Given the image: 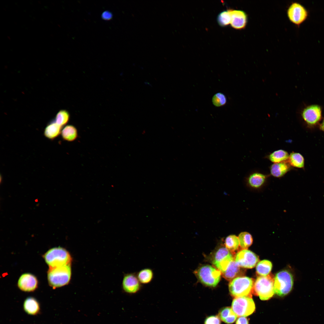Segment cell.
Here are the masks:
<instances>
[{
    "instance_id": "cell-19",
    "label": "cell",
    "mask_w": 324,
    "mask_h": 324,
    "mask_svg": "<svg viewBox=\"0 0 324 324\" xmlns=\"http://www.w3.org/2000/svg\"><path fill=\"white\" fill-rule=\"evenodd\" d=\"M218 316L222 321L227 324L233 323L237 317L232 308L229 307L221 309L219 312Z\"/></svg>"
},
{
    "instance_id": "cell-9",
    "label": "cell",
    "mask_w": 324,
    "mask_h": 324,
    "mask_svg": "<svg viewBox=\"0 0 324 324\" xmlns=\"http://www.w3.org/2000/svg\"><path fill=\"white\" fill-rule=\"evenodd\" d=\"M235 260L240 267L248 268H253L259 261V257L256 254L247 249L238 252Z\"/></svg>"
},
{
    "instance_id": "cell-3",
    "label": "cell",
    "mask_w": 324,
    "mask_h": 324,
    "mask_svg": "<svg viewBox=\"0 0 324 324\" xmlns=\"http://www.w3.org/2000/svg\"><path fill=\"white\" fill-rule=\"evenodd\" d=\"M274 278L272 274L258 277L254 285L253 293L263 300L269 299L274 294Z\"/></svg>"
},
{
    "instance_id": "cell-14",
    "label": "cell",
    "mask_w": 324,
    "mask_h": 324,
    "mask_svg": "<svg viewBox=\"0 0 324 324\" xmlns=\"http://www.w3.org/2000/svg\"><path fill=\"white\" fill-rule=\"evenodd\" d=\"M231 17V26L233 28L241 30L246 27L248 20L247 15L241 10L229 9Z\"/></svg>"
},
{
    "instance_id": "cell-22",
    "label": "cell",
    "mask_w": 324,
    "mask_h": 324,
    "mask_svg": "<svg viewBox=\"0 0 324 324\" xmlns=\"http://www.w3.org/2000/svg\"><path fill=\"white\" fill-rule=\"evenodd\" d=\"M289 154L286 151L280 149L275 151L270 154L268 158L274 163H278L288 160Z\"/></svg>"
},
{
    "instance_id": "cell-28",
    "label": "cell",
    "mask_w": 324,
    "mask_h": 324,
    "mask_svg": "<svg viewBox=\"0 0 324 324\" xmlns=\"http://www.w3.org/2000/svg\"><path fill=\"white\" fill-rule=\"evenodd\" d=\"M231 15L229 9L221 12L217 17L218 24L222 27L226 26L230 24Z\"/></svg>"
},
{
    "instance_id": "cell-31",
    "label": "cell",
    "mask_w": 324,
    "mask_h": 324,
    "mask_svg": "<svg viewBox=\"0 0 324 324\" xmlns=\"http://www.w3.org/2000/svg\"><path fill=\"white\" fill-rule=\"evenodd\" d=\"M220 318L217 315H212L207 317L205 320L204 324H220Z\"/></svg>"
},
{
    "instance_id": "cell-8",
    "label": "cell",
    "mask_w": 324,
    "mask_h": 324,
    "mask_svg": "<svg viewBox=\"0 0 324 324\" xmlns=\"http://www.w3.org/2000/svg\"><path fill=\"white\" fill-rule=\"evenodd\" d=\"M287 14L290 22L298 26L303 23L308 16L306 8L297 2H293L290 4L287 9Z\"/></svg>"
},
{
    "instance_id": "cell-34",
    "label": "cell",
    "mask_w": 324,
    "mask_h": 324,
    "mask_svg": "<svg viewBox=\"0 0 324 324\" xmlns=\"http://www.w3.org/2000/svg\"><path fill=\"white\" fill-rule=\"evenodd\" d=\"M320 128L321 130L324 131V119L320 125Z\"/></svg>"
},
{
    "instance_id": "cell-30",
    "label": "cell",
    "mask_w": 324,
    "mask_h": 324,
    "mask_svg": "<svg viewBox=\"0 0 324 324\" xmlns=\"http://www.w3.org/2000/svg\"><path fill=\"white\" fill-rule=\"evenodd\" d=\"M212 102L214 106H220L225 104L226 99L223 94L218 93L214 95L212 98Z\"/></svg>"
},
{
    "instance_id": "cell-25",
    "label": "cell",
    "mask_w": 324,
    "mask_h": 324,
    "mask_svg": "<svg viewBox=\"0 0 324 324\" xmlns=\"http://www.w3.org/2000/svg\"><path fill=\"white\" fill-rule=\"evenodd\" d=\"M272 267L271 262L266 260L259 262L256 266L257 273L260 276L267 275L270 273Z\"/></svg>"
},
{
    "instance_id": "cell-4",
    "label": "cell",
    "mask_w": 324,
    "mask_h": 324,
    "mask_svg": "<svg viewBox=\"0 0 324 324\" xmlns=\"http://www.w3.org/2000/svg\"><path fill=\"white\" fill-rule=\"evenodd\" d=\"M43 257L50 268L70 264L71 260L69 252L61 247L50 249L44 254Z\"/></svg>"
},
{
    "instance_id": "cell-18",
    "label": "cell",
    "mask_w": 324,
    "mask_h": 324,
    "mask_svg": "<svg viewBox=\"0 0 324 324\" xmlns=\"http://www.w3.org/2000/svg\"><path fill=\"white\" fill-rule=\"evenodd\" d=\"M266 176L263 174L254 172L248 176L247 179L248 185L251 187L255 189L261 187L265 183Z\"/></svg>"
},
{
    "instance_id": "cell-29",
    "label": "cell",
    "mask_w": 324,
    "mask_h": 324,
    "mask_svg": "<svg viewBox=\"0 0 324 324\" xmlns=\"http://www.w3.org/2000/svg\"><path fill=\"white\" fill-rule=\"evenodd\" d=\"M69 119V114L65 110L60 111L57 113L55 121L62 127L65 125Z\"/></svg>"
},
{
    "instance_id": "cell-12",
    "label": "cell",
    "mask_w": 324,
    "mask_h": 324,
    "mask_svg": "<svg viewBox=\"0 0 324 324\" xmlns=\"http://www.w3.org/2000/svg\"><path fill=\"white\" fill-rule=\"evenodd\" d=\"M321 110L317 105H312L305 108L302 116L304 121L310 125L316 124L321 118Z\"/></svg>"
},
{
    "instance_id": "cell-20",
    "label": "cell",
    "mask_w": 324,
    "mask_h": 324,
    "mask_svg": "<svg viewBox=\"0 0 324 324\" xmlns=\"http://www.w3.org/2000/svg\"><path fill=\"white\" fill-rule=\"evenodd\" d=\"M62 127L53 121L46 127L44 130V134L48 139L53 140L61 133Z\"/></svg>"
},
{
    "instance_id": "cell-7",
    "label": "cell",
    "mask_w": 324,
    "mask_h": 324,
    "mask_svg": "<svg viewBox=\"0 0 324 324\" xmlns=\"http://www.w3.org/2000/svg\"><path fill=\"white\" fill-rule=\"evenodd\" d=\"M231 308L237 316H246L254 312L255 306L251 297L242 296L235 297L232 302Z\"/></svg>"
},
{
    "instance_id": "cell-10",
    "label": "cell",
    "mask_w": 324,
    "mask_h": 324,
    "mask_svg": "<svg viewBox=\"0 0 324 324\" xmlns=\"http://www.w3.org/2000/svg\"><path fill=\"white\" fill-rule=\"evenodd\" d=\"M233 258L230 251L226 248L222 247L216 251L212 263L222 272L226 270Z\"/></svg>"
},
{
    "instance_id": "cell-21",
    "label": "cell",
    "mask_w": 324,
    "mask_h": 324,
    "mask_svg": "<svg viewBox=\"0 0 324 324\" xmlns=\"http://www.w3.org/2000/svg\"><path fill=\"white\" fill-rule=\"evenodd\" d=\"M136 274L138 279L142 284H147L150 283L154 277L153 271L149 268L142 269Z\"/></svg>"
},
{
    "instance_id": "cell-32",
    "label": "cell",
    "mask_w": 324,
    "mask_h": 324,
    "mask_svg": "<svg viewBox=\"0 0 324 324\" xmlns=\"http://www.w3.org/2000/svg\"><path fill=\"white\" fill-rule=\"evenodd\" d=\"M112 14L109 11H104L101 15L102 18L105 20H110L112 18Z\"/></svg>"
},
{
    "instance_id": "cell-33",
    "label": "cell",
    "mask_w": 324,
    "mask_h": 324,
    "mask_svg": "<svg viewBox=\"0 0 324 324\" xmlns=\"http://www.w3.org/2000/svg\"><path fill=\"white\" fill-rule=\"evenodd\" d=\"M236 324H249V322L245 316H240L237 319Z\"/></svg>"
},
{
    "instance_id": "cell-11",
    "label": "cell",
    "mask_w": 324,
    "mask_h": 324,
    "mask_svg": "<svg viewBox=\"0 0 324 324\" xmlns=\"http://www.w3.org/2000/svg\"><path fill=\"white\" fill-rule=\"evenodd\" d=\"M122 286L123 290L129 294L137 293L142 287V284L138 279L136 274L134 273H128L124 275Z\"/></svg>"
},
{
    "instance_id": "cell-1",
    "label": "cell",
    "mask_w": 324,
    "mask_h": 324,
    "mask_svg": "<svg viewBox=\"0 0 324 324\" xmlns=\"http://www.w3.org/2000/svg\"><path fill=\"white\" fill-rule=\"evenodd\" d=\"M254 280L245 276L236 278L230 281L229 286L231 295L235 297H252L253 293Z\"/></svg>"
},
{
    "instance_id": "cell-2",
    "label": "cell",
    "mask_w": 324,
    "mask_h": 324,
    "mask_svg": "<svg viewBox=\"0 0 324 324\" xmlns=\"http://www.w3.org/2000/svg\"><path fill=\"white\" fill-rule=\"evenodd\" d=\"M71 276L70 264L50 268L47 273L48 282L53 288L60 287L69 283Z\"/></svg>"
},
{
    "instance_id": "cell-27",
    "label": "cell",
    "mask_w": 324,
    "mask_h": 324,
    "mask_svg": "<svg viewBox=\"0 0 324 324\" xmlns=\"http://www.w3.org/2000/svg\"><path fill=\"white\" fill-rule=\"evenodd\" d=\"M226 248L230 251L233 252L238 248L239 242L238 237L234 235L227 236L225 240Z\"/></svg>"
},
{
    "instance_id": "cell-6",
    "label": "cell",
    "mask_w": 324,
    "mask_h": 324,
    "mask_svg": "<svg viewBox=\"0 0 324 324\" xmlns=\"http://www.w3.org/2000/svg\"><path fill=\"white\" fill-rule=\"evenodd\" d=\"M196 274L202 283L211 287L217 286L220 280L221 274L218 269L208 265L200 267L196 271Z\"/></svg>"
},
{
    "instance_id": "cell-24",
    "label": "cell",
    "mask_w": 324,
    "mask_h": 324,
    "mask_svg": "<svg viewBox=\"0 0 324 324\" xmlns=\"http://www.w3.org/2000/svg\"><path fill=\"white\" fill-rule=\"evenodd\" d=\"M287 161L290 166L295 167L303 168L304 166V158L298 153L292 152L291 153Z\"/></svg>"
},
{
    "instance_id": "cell-13",
    "label": "cell",
    "mask_w": 324,
    "mask_h": 324,
    "mask_svg": "<svg viewBox=\"0 0 324 324\" xmlns=\"http://www.w3.org/2000/svg\"><path fill=\"white\" fill-rule=\"evenodd\" d=\"M38 280L33 274L25 273L20 277L18 282V286L21 290L30 292L35 290L38 286Z\"/></svg>"
},
{
    "instance_id": "cell-15",
    "label": "cell",
    "mask_w": 324,
    "mask_h": 324,
    "mask_svg": "<svg viewBox=\"0 0 324 324\" xmlns=\"http://www.w3.org/2000/svg\"><path fill=\"white\" fill-rule=\"evenodd\" d=\"M234 258L232 260L226 270L222 272L223 277L228 281L243 274L244 271Z\"/></svg>"
},
{
    "instance_id": "cell-5",
    "label": "cell",
    "mask_w": 324,
    "mask_h": 324,
    "mask_svg": "<svg viewBox=\"0 0 324 324\" xmlns=\"http://www.w3.org/2000/svg\"><path fill=\"white\" fill-rule=\"evenodd\" d=\"M293 284V275L290 272L284 270L278 272L274 277V293L281 297L286 295L292 290Z\"/></svg>"
},
{
    "instance_id": "cell-17",
    "label": "cell",
    "mask_w": 324,
    "mask_h": 324,
    "mask_svg": "<svg viewBox=\"0 0 324 324\" xmlns=\"http://www.w3.org/2000/svg\"><path fill=\"white\" fill-rule=\"evenodd\" d=\"M23 308L25 312L32 315L38 314L40 310L39 303L35 298L32 297H28L26 298L23 303Z\"/></svg>"
},
{
    "instance_id": "cell-23",
    "label": "cell",
    "mask_w": 324,
    "mask_h": 324,
    "mask_svg": "<svg viewBox=\"0 0 324 324\" xmlns=\"http://www.w3.org/2000/svg\"><path fill=\"white\" fill-rule=\"evenodd\" d=\"M61 135L64 140L68 141H72L76 138L77 132L74 126L68 125L65 126L62 130Z\"/></svg>"
},
{
    "instance_id": "cell-26",
    "label": "cell",
    "mask_w": 324,
    "mask_h": 324,
    "mask_svg": "<svg viewBox=\"0 0 324 324\" xmlns=\"http://www.w3.org/2000/svg\"><path fill=\"white\" fill-rule=\"evenodd\" d=\"M238 238L239 245L243 249H247L253 242V239L251 235L247 232H241L238 236Z\"/></svg>"
},
{
    "instance_id": "cell-16",
    "label": "cell",
    "mask_w": 324,
    "mask_h": 324,
    "mask_svg": "<svg viewBox=\"0 0 324 324\" xmlns=\"http://www.w3.org/2000/svg\"><path fill=\"white\" fill-rule=\"evenodd\" d=\"M290 169V165L287 161L273 164L270 167L272 176L277 178L285 175Z\"/></svg>"
}]
</instances>
